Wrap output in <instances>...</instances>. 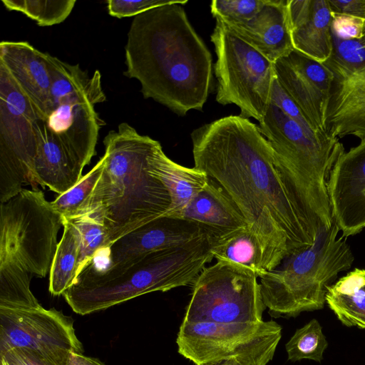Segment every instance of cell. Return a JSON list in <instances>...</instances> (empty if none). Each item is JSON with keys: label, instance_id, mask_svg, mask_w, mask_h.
<instances>
[{"label": "cell", "instance_id": "6da1fadb", "mask_svg": "<svg viewBox=\"0 0 365 365\" xmlns=\"http://www.w3.org/2000/svg\"><path fill=\"white\" fill-rule=\"evenodd\" d=\"M190 135L195 168L236 205L260 244L264 271L314 242L306 213L259 127L229 115Z\"/></svg>", "mask_w": 365, "mask_h": 365}, {"label": "cell", "instance_id": "7a4b0ae2", "mask_svg": "<svg viewBox=\"0 0 365 365\" xmlns=\"http://www.w3.org/2000/svg\"><path fill=\"white\" fill-rule=\"evenodd\" d=\"M182 6L164 5L134 17L124 75L140 82L145 98L184 116L202 110L211 88L212 61Z\"/></svg>", "mask_w": 365, "mask_h": 365}, {"label": "cell", "instance_id": "3957f363", "mask_svg": "<svg viewBox=\"0 0 365 365\" xmlns=\"http://www.w3.org/2000/svg\"><path fill=\"white\" fill-rule=\"evenodd\" d=\"M158 143L127 123L103 140V172L77 215L88 213L101 222L111 245L170 208L168 190L149 170V156Z\"/></svg>", "mask_w": 365, "mask_h": 365}, {"label": "cell", "instance_id": "277c9868", "mask_svg": "<svg viewBox=\"0 0 365 365\" xmlns=\"http://www.w3.org/2000/svg\"><path fill=\"white\" fill-rule=\"evenodd\" d=\"M212 245L206 235L104 268L89 264L62 295L74 312L86 315L150 292L187 286L214 258Z\"/></svg>", "mask_w": 365, "mask_h": 365}, {"label": "cell", "instance_id": "5b68a950", "mask_svg": "<svg viewBox=\"0 0 365 365\" xmlns=\"http://www.w3.org/2000/svg\"><path fill=\"white\" fill-rule=\"evenodd\" d=\"M63 217L43 192L23 189L0 207V307L31 309L39 302L30 289L45 277L57 249Z\"/></svg>", "mask_w": 365, "mask_h": 365}, {"label": "cell", "instance_id": "8992f818", "mask_svg": "<svg viewBox=\"0 0 365 365\" xmlns=\"http://www.w3.org/2000/svg\"><path fill=\"white\" fill-rule=\"evenodd\" d=\"M259 123L294 189L315 240L334 221L328 182L335 163L345 152L344 145L326 132H308L271 103Z\"/></svg>", "mask_w": 365, "mask_h": 365}, {"label": "cell", "instance_id": "52a82bcc", "mask_svg": "<svg viewBox=\"0 0 365 365\" xmlns=\"http://www.w3.org/2000/svg\"><path fill=\"white\" fill-rule=\"evenodd\" d=\"M354 260L346 238L333 221L314 242L287 256L258 277L263 302L274 318L294 317L324 307L327 289Z\"/></svg>", "mask_w": 365, "mask_h": 365}, {"label": "cell", "instance_id": "ba28073f", "mask_svg": "<svg viewBox=\"0 0 365 365\" xmlns=\"http://www.w3.org/2000/svg\"><path fill=\"white\" fill-rule=\"evenodd\" d=\"M282 330L273 320L227 324L183 320L176 343L178 353L195 365H267Z\"/></svg>", "mask_w": 365, "mask_h": 365}, {"label": "cell", "instance_id": "9c48e42d", "mask_svg": "<svg viewBox=\"0 0 365 365\" xmlns=\"http://www.w3.org/2000/svg\"><path fill=\"white\" fill-rule=\"evenodd\" d=\"M215 21L210 39L217 56L216 101L224 106L236 105L240 116L259 123L270 104L277 78L274 63L232 33L220 19Z\"/></svg>", "mask_w": 365, "mask_h": 365}, {"label": "cell", "instance_id": "30bf717a", "mask_svg": "<svg viewBox=\"0 0 365 365\" xmlns=\"http://www.w3.org/2000/svg\"><path fill=\"white\" fill-rule=\"evenodd\" d=\"M43 117L0 63V202L19 193L24 185L38 190L35 158Z\"/></svg>", "mask_w": 365, "mask_h": 365}, {"label": "cell", "instance_id": "8fae6325", "mask_svg": "<svg viewBox=\"0 0 365 365\" xmlns=\"http://www.w3.org/2000/svg\"><path fill=\"white\" fill-rule=\"evenodd\" d=\"M257 274L248 267L217 261L192 284L183 320L216 323L262 321L266 309Z\"/></svg>", "mask_w": 365, "mask_h": 365}, {"label": "cell", "instance_id": "7c38bea8", "mask_svg": "<svg viewBox=\"0 0 365 365\" xmlns=\"http://www.w3.org/2000/svg\"><path fill=\"white\" fill-rule=\"evenodd\" d=\"M331 33L332 53L323 63L333 75L325 132L337 138L354 135L365 143V48L358 39Z\"/></svg>", "mask_w": 365, "mask_h": 365}, {"label": "cell", "instance_id": "4fadbf2b", "mask_svg": "<svg viewBox=\"0 0 365 365\" xmlns=\"http://www.w3.org/2000/svg\"><path fill=\"white\" fill-rule=\"evenodd\" d=\"M24 348L61 365H66L71 352L83 354L73 320L54 308L0 309V355Z\"/></svg>", "mask_w": 365, "mask_h": 365}, {"label": "cell", "instance_id": "5bb4252c", "mask_svg": "<svg viewBox=\"0 0 365 365\" xmlns=\"http://www.w3.org/2000/svg\"><path fill=\"white\" fill-rule=\"evenodd\" d=\"M106 99L101 75L96 70L86 86L50 100L49 111L43 120L46 130L82 171L96 153L102 125L95 106Z\"/></svg>", "mask_w": 365, "mask_h": 365}, {"label": "cell", "instance_id": "9a60e30c", "mask_svg": "<svg viewBox=\"0 0 365 365\" xmlns=\"http://www.w3.org/2000/svg\"><path fill=\"white\" fill-rule=\"evenodd\" d=\"M277 80L317 132H325L333 75L323 63L294 49L274 63Z\"/></svg>", "mask_w": 365, "mask_h": 365}, {"label": "cell", "instance_id": "2e32d148", "mask_svg": "<svg viewBox=\"0 0 365 365\" xmlns=\"http://www.w3.org/2000/svg\"><path fill=\"white\" fill-rule=\"evenodd\" d=\"M328 193L333 220L342 236L365 228V143L344 152L329 179Z\"/></svg>", "mask_w": 365, "mask_h": 365}, {"label": "cell", "instance_id": "e0dca14e", "mask_svg": "<svg viewBox=\"0 0 365 365\" xmlns=\"http://www.w3.org/2000/svg\"><path fill=\"white\" fill-rule=\"evenodd\" d=\"M206 235L202 228L193 222L163 215L128 232L106 249L107 266L182 245Z\"/></svg>", "mask_w": 365, "mask_h": 365}, {"label": "cell", "instance_id": "ac0fdd59", "mask_svg": "<svg viewBox=\"0 0 365 365\" xmlns=\"http://www.w3.org/2000/svg\"><path fill=\"white\" fill-rule=\"evenodd\" d=\"M288 1L267 0L252 19L241 22H223L232 33L275 63L294 49Z\"/></svg>", "mask_w": 365, "mask_h": 365}, {"label": "cell", "instance_id": "d6986e66", "mask_svg": "<svg viewBox=\"0 0 365 365\" xmlns=\"http://www.w3.org/2000/svg\"><path fill=\"white\" fill-rule=\"evenodd\" d=\"M48 53L27 41H2L0 63L9 71L24 93L44 119L50 107L51 77Z\"/></svg>", "mask_w": 365, "mask_h": 365}, {"label": "cell", "instance_id": "ffe728a7", "mask_svg": "<svg viewBox=\"0 0 365 365\" xmlns=\"http://www.w3.org/2000/svg\"><path fill=\"white\" fill-rule=\"evenodd\" d=\"M288 11L294 49L321 63L328 60L333 50L328 0H289Z\"/></svg>", "mask_w": 365, "mask_h": 365}, {"label": "cell", "instance_id": "44dd1931", "mask_svg": "<svg viewBox=\"0 0 365 365\" xmlns=\"http://www.w3.org/2000/svg\"><path fill=\"white\" fill-rule=\"evenodd\" d=\"M177 218L199 225L214 240L248 227L234 202L211 178Z\"/></svg>", "mask_w": 365, "mask_h": 365}, {"label": "cell", "instance_id": "7402d4cb", "mask_svg": "<svg viewBox=\"0 0 365 365\" xmlns=\"http://www.w3.org/2000/svg\"><path fill=\"white\" fill-rule=\"evenodd\" d=\"M149 170L168 190L171 203L165 215L173 217H179L210 180L203 171L173 161L159 142L149 156Z\"/></svg>", "mask_w": 365, "mask_h": 365}, {"label": "cell", "instance_id": "603a6c76", "mask_svg": "<svg viewBox=\"0 0 365 365\" xmlns=\"http://www.w3.org/2000/svg\"><path fill=\"white\" fill-rule=\"evenodd\" d=\"M38 150L34 171L38 185L61 195L82 178V170L63 147L48 132L43 120L38 133Z\"/></svg>", "mask_w": 365, "mask_h": 365}, {"label": "cell", "instance_id": "cb8c5ba5", "mask_svg": "<svg viewBox=\"0 0 365 365\" xmlns=\"http://www.w3.org/2000/svg\"><path fill=\"white\" fill-rule=\"evenodd\" d=\"M326 303L344 325L365 329V269L356 268L329 286Z\"/></svg>", "mask_w": 365, "mask_h": 365}, {"label": "cell", "instance_id": "d4e9b609", "mask_svg": "<svg viewBox=\"0 0 365 365\" xmlns=\"http://www.w3.org/2000/svg\"><path fill=\"white\" fill-rule=\"evenodd\" d=\"M63 232L51 264L49 273L50 293L62 295L77 277L79 237L74 225L63 219Z\"/></svg>", "mask_w": 365, "mask_h": 365}, {"label": "cell", "instance_id": "484cf974", "mask_svg": "<svg viewBox=\"0 0 365 365\" xmlns=\"http://www.w3.org/2000/svg\"><path fill=\"white\" fill-rule=\"evenodd\" d=\"M212 250L217 261L245 266L257 277L265 272L260 244L248 227L219 240H213Z\"/></svg>", "mask_w": 365, "mask_h": 365}, {"label": "cell", "instance_id": "4316f807", "mask_svg": "<svg viewBox=\"0 0 365 365\" xmlns=\"http://www.w3.org/2000/svg\"><path fill=\"white\" fill-rule=\"evenodd\" d=\"M76 227L79 237V258L77 276L98 253L108 249L111 243L103 224L88 213L63 218Z\"/></svg>", "mask_w": 365, "mask_h": 365}, {"label": "cell", "instance_id": "83f0119b", "mask_svg": "<svg viewBox=\"0 0 365 365\" xmlns=\"http://www.w3.org/2000/svg\"><path fill=\"white\" fill-rule=\"evenodd\" d=\"M9 11H16L34 20L40 26H49L65 21L73 9L76 0H2Z\"/></svg>", "mask_w": 365, "mask_h": 365}, {"label": "cell", "instance_id": "f1b7e54d", "mask_svg": "<svg viewBox=\"0 0 365 365\" xmlns=\"http://www.w3.org/2000/svg\"><path fill=\"white\" fill-rule=\"evenodd\" d=\"M328 342L319 322L313 319L297 329L286 344L288 359L292 361L309 359L321 362Z\"/></svg>", "mask_w": 365, "mask_h": 365}, {"label": "cell", "instance_id": "f546056e", "mask_svg": "<svg viewBox=\"0 0 365 365\" xmlns=\"http://www.w3.org/2000/svg\"><path fill=\"white\" fill-rule=\"evenodd\" d=\"M102 157L96 165L80 181L67 192L59 195L51 205L63 218L73 217L78 213L85 202L91 195L104 168Z\"/></svg>", "mask_w": 365, "mask_h": 365}, {"label": "cell", "instance_id": "4dcf8cb0", "mask_svg": "<svg viewBox=\"0 0 365 365\" xmlns=\"http://www.w3.org/2000/svg\"><path fill=\"white\" fill-rule=\"evenodd\" d=\"M267 0H214L210 9L212 16L224 22H241L252 19Z\"/></svg>", "mask_w": 365, "mask_h": 365}, {"label": "cell", "instance_id": "1f68e13d", "mask_svg": "<svg viewBox=\"0 0 365 365\" xmlns=\"http://www.w3.org/2000/svg\"><path fill=\"white\" fill-rule=\"evenodd\" d=\"M187 0H108V14L118 19L136 16L148 10L168 4H181L185 5Z\"/></svg>", "mask_w": 365, "mask_h": 365}, {"label": "cell", "instance_id": "d6a6232c", "mask_svg": "<svg viewBox=\"0 0 365 365\" xmlns=\"http://www.w3.org/2000/svg\"><path fill=\"white\" fill-rule=\"evenodd\" d=\"M270 103L279 107L287 115L296 121L308 132L314 133H323L317 132L312 129L299 107L281 87L277 78L274 81Z\"/></svg>", "mask_w": 365, "mask_h": 365}, {"label": "cell", "instance_id": "836d02e7", "mask_svg": "<svg viewBox=\"0 0 365 365\" xmlns=\"http://www.w3.org/2000/svg\"><path fill=\"white\" fill-rule=\"evenodd\" d=\"M331 31L337 35L359 40L363 35L365 19L350 15L331 13Z\"/></svg>", "mask_w": 365, "mask_h": 365}, {"label": "cell", "instance_id": "e575fe53", "mask_svg": "<svg viewBox=\"0 0 365 365\" xmlns=\"http://www.w3.org/2000/svg\"><path fill=\"white\" fill-rule=\"evenodd\" d=\"M0 357L15 365H61L36 351L24 348L11 349L1 354Z\"/></svg>", "mask_w": 365, "mask_h": 365}, {"label": "cell", "instance_id": "d590c367", "mask_svg": "<svg viewBox=\"0 0 365 365\" xmlns=\"http://www.w3.org/2000/svg\"><path fill=\"white\" fill-rule=\"evenodd\" d=\"M331 13L365 19V0H328Z\"/></svg>", "mask_w": 365, "mask_h": 365}, {"label": "cell", "instance_id": "8d00e7d4", "mask_svg": "<svg viewBox=\"0 0 365 365\" xmlns=\"http://www.w3.org/2000/svg\"><path fill=\"white\" fill-rule=\"evenodd\" d=\"M66 365H104L98 359L84 356L83 354L71 352Z\"/></svg>", "mask_w": 365, "mask_h": 365}, {"label": "cell", "instance_id": "74e56055", "mask_svg": "<svg viewBox=\"0 0 365 365\" xmlns=\"http://www.w3.org/2000/svg\"><path fill=\"white\" fill-rule=\"evenodd\" d=\"M359 41H360V43H361V45H362V46L364 47V48H365V23H364V26L362 37H361Z\"/></svg>", "mask_w": 365, "mask_h": 365}, {"label": "cell", "instance_id": "f35d334b", "mask_svg": "<svg viewBox=\"0 0 365 365\" xmlns=\"http://www.w3.org/2000/svg\"><path fill=\"white\" fill-rule=\"evenodd\" d=\"M1 359V365H15L8 361H6L5 359L0 357Z\"/></svg>", "mask_w": 365, "mask_h": 365}]
</instances>
